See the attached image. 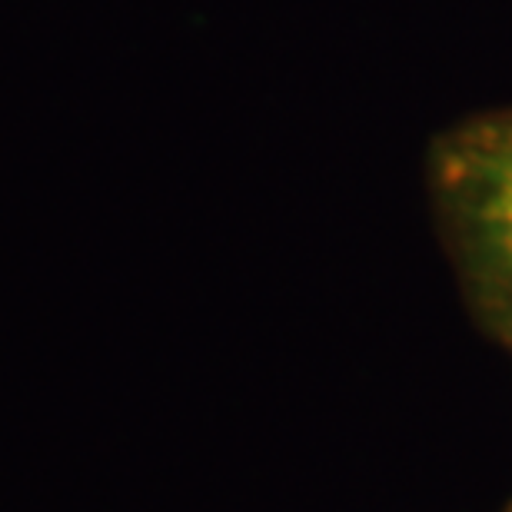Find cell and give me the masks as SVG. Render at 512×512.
<instances>
[{"label": "cell", "instance_id": "cell-1", "mask_svg": "<svg viewBox=\"0 0 512 512\" xmlns=\"http://www.w3.org/2000/svg\"><path fill=\"white\" fill-rule=\"evenodd\" d=\"M433 197L459 273L503 326H512V110L476 117L433 150Z\"/></svg>", "mask_w": 512, "mask_h": 512}, {"label": "cell", "instance_id": "cell-3", "mask_svg": "<svg viewBox=\"0 0 512 512\" xmlns=\"http://www.w3.org/2000/svg\"><path fill=\"white\" fill-rule=\"evenodd\" d=\"M506 512H512V506H509V509H506Z\"/></svg>", "mask_w": 512, "mask_h": 512}, {"label": "cell", "instance_id": "cell-2", "mask_svg": "<svg viewBox=\"0 0 512 512\" xmlns=\"http://www.w3.org/2000/svg\"><path fill=\"white\" fill-rule=\"evenodd\" d=\"M506 340H509V346H512V326H509V330H506Z\"/></svg>", "mask_w": 512, "mask_h": 512}]
</instances>
